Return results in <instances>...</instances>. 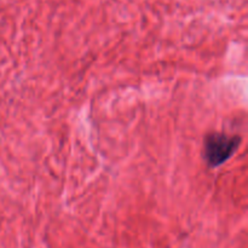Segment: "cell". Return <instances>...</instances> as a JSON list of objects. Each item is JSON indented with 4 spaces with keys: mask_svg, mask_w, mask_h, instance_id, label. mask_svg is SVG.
Wrapping results in <instances>:
<instances>
[{
    "mask_svg": "<svg viewBox=\"0 0 248 248\" xmlns=\"http://www.w3.org/2000/svg\"><path fill=\"white\" fill-rule=\"evenodd\" d=\"M240 145V137H230L224 133H210L205 140V157L212 167L227 161Z\"/></svg>",
    "mask_w": 248,
    "mask_h": 248,
    "instance_id": "6da1fadb",
    "label": "cell"
}]
</instances>
